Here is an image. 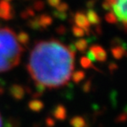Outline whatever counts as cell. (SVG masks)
<instances>
[{"mask_svg":"<svg viewBox=\"0 0 127 127\" xmlns=\"http://www.w3.org/2000/svg\"><path fill=\"white\" fill-rule=\"evenodd\" d=\"M74 57L75 54L58 40L42 41L32 50L27 68L35 83L49 88H59L71 79Z\"/></svg>","mask_w":127,"mask_h":127,"instance_id":"1","label":"cell"},{"mask_svg":"<svg viewBox=\"0 0 127 127\" xmlns=\"http://www.w3.org/2000/svg\"><path fill=\"white\" fill-rule=\"evenodd\" d=\"M23 51L15 33L8 28H0V72L18 65Z\"/></svg>","mask_w":127,"mask_h":127,"instance_id":"2","label":"cell"},{"mask_svg":"<svg viewBox=\"0 0 127 127\" xmlns=\"http://www.w3.org/2000/svg\"><path fill=\"white\" fill-rule=\"evenodd\" d=\"M74 23L78 28H80L84 30L85 34L89 36L90 35V23L87 19V16L85 15L83 12H77L74 14L73 17Z\"/></svg>","mask_w":127,"mask_h":127,"instance_id":"3","label":"cell"},{"mask_svg":"<svg viewBox=\"0 0 127 127\" xmlns=\"http://www.w3.org/2000/svg\"><path fill=\"white\" fill-rule=\"evenodd\" d=\"M14 16V11L7 1L1 0L0 1V18L3 20H12Z\"/></svg>","mask_w":127,"mask_h":127,"instance_id":"4","label":"cell"},{"mask_svg":"<svg viewBox=\"0 0 127 127\" xmlns=\"http://www.w3.org/2000/svg\"><path fill=\"white\" fill-rule=\"evenodd\" d=\"M89 50L92 52L93 56L95 57V60L98 62H101V63H103V62H106L107 60V52L106 50L101 47V45H98V44H94L90 47Z\"/></svg>","mask_w":127,"mask_h":127,"instance_id":"5","label":"cell"},{"mask_svg":"<svg viewBox=\"0 0 127 127\" xmlns=\"http://www.w3.org/2000/svg\"><path fill=\"white\" fill-rule=\"evenodd\" d=\"M25 93H26L25 88L19 84H12L9 87V94L16 101H20L23 99L25 96Z\"/></svg>","mask_w":127,"mask_h":127,"instance_id":"6","label":"cell"},{"mask_svg":"<svg viewBox=\"0 0 127 127\" xmlns=\"http://www.w3.org/2000/svg\"><path fill=\"white\" fill-rule=\"evenodd\" d=\"M110 52L114 57V58L118 60L122 59L125 56H126V46H125V43L123 42V43L119 44V45H116L114 47H112L110 49Z\"/></svg>","mask_w":127,"mask_h":127,"instance_id":"7","label":"cell"},{"mask_svg":"<svg viewBox=\"0 0 127 127\" xmlns=\"http://www.w3.org/2000/svg\"><path fill=\"white\" fill-rule=\"evenodd\" d=\"M51 114L53 115V117L58 120L60 121H64L65 120L66 117H67V111H66L65 107L62 104H58V105H56L53 108L51 111Z\"/></svg>","mask_w":127,"mask_h":127,"instance_id":"8","label":"cell"},{"mask_svg":"<svg viewBox=\"0 0 127 127\" xmlns=\"http://www.w3.org/2000/svg\"><path fill=\"white\" fill-rule=\"evenodd\" d=\"M38 17V21H39V24L42 29H46L49 26H50L52 24V18L50 15L48 14H42V15L37 16Z\"/></svg>","mask_w":127,"mask_h":127,"instance_id":"9","label":"cell"},{"mask_svg":"<svg viewBox=\"0 0 127 127\" xmlns=\"http://www.w3.org/2000/svg\"><path fill=\"white\" fill-rule=\"evenodd\" d=\"M28 108L33 112H40L44 108V104L42 101L38 99H34L28 102Z\"/></svg>","mask_w":127,"mask_h":127,"instance_id":"10","label":"cell"},{"mask_svg":"<svg viewBox=\"0 0 127 127\" xmlns=\"http://www.w3.org/2000/svg\"><path fill=\"white\" fill-rule=\"evenodd\" d=\"M87 19L88 22L93 25H99L101 23V19L93 9H89L87 12Z\"/></svg>","mask_w":127,"mask_h":127,"instance_id":"11","label":"cell"},{"mask_svg":"<svg viewBox=\"0 0 127 127\" xmlns=\"http://www.w3.org/2000/svg\"><path fill=\"white\" fill-rule=\"evenodd\" d=\"M70 125L72 127H86L87 123L84 117L80 116H75L70 120Z\"/></svg>","mask_w":127,"mask_h":127,"instance_id":"12","label":"cell"},{"mask_svg":"<svg viewBox=\"0 0 127 127\" xmlns=\"http://www.w3.org/2000/svg\"><path fill=\"white\" fill-rule=\"evenodd\" d=\"M79 63H80V65H81L84 69H89V68H93V69L96 70L97 71H101L99 69H97V68L94 65V63H92V62L90 61V60L88 59L87 57H81V58H80V60H79Z\"/></svg>","mask_w":127,"mask_h":127,"instance_id":"13","label":"cell"},{"mask_svg":"<svg viewBox=\"0 0 127 127\" xmlns=\"http://www.w3.org/2000/svg\"><path fill=\"white\" fill-rule=\"evenodd\" d=\"M86 77V73L84 71H81V70H79V71H76L74 72H72L71 78L72 79V81L74 83H79V82L83 80Z\"/></svg>","mask_w":127,"mask_h":127,"instance_id":"14","label":"cell"},{"mask_svg":"<svg viewBox=\"0 0 127 127\" xmlns=\"http://www.w3.org/2000/svg\"><path fill=\"white\" fill-rule=\"evenodd\" d=\"M17 36V40H18L19 43L20 44V45H25L27 46L28 44V42H29V35H28V33H26V32L24 31H21L19 33L18 35Z\"/></svg>","mask_w":127,"mask_h":127,"instance_id":"15","label":"cell"},{"mask_svg":"<svg viewBox=\"0 0 127 127\" xmlns=\"http://www.w3.org/2000/svg\"><path fill=\"white\" fill-rule=\"evenodd\" d=\"M74 45L76 47V50L80 52H85L87 49V41L85 39H79L74 42Z\"/></svg>","mask_w":127,"mask_h":127,"instance_id":"16","label":"cell"},{"mask_svg":"<svg viewBox=\"0 0 127 127\" xmlns=\"http://www.w3.org/2000/svg\"><path fill=\"white\" fill-rule=\"evenodd\" d=\"M28 25L29 26V28H31L32 29L34 30H42L41 26H40L39 21H38V17H35V18L32 19V20H28Z\"/></svg>","mask_w":127,"mask_h":127,"instance_id":"17","label":"cell"},{"mask_svg":"<svg viewBox=\"0 0 127 127\" xmlns=\"http://www.w3.org/2000/svg\"><path fill=\"white\" fill-rule=\"evenodd\" d=\"M34 15H35V14H34V9H32V8H30V7L26 9V10L24 11V12H22L21 14H20V16H21L23 19H28V17H34Z\"/></svg>","mask_w":127,"mask_h":127,"instance_id":"18","label":"cell"},{"mask_svg":"<svg viewBox=\"0 0 127 127\" xmlns=\"http://www.w3.org/2000/svg\"><path fill=\"white\" fill-rule=\"evenodd\" d=\"M105 20L108 22V23L116 24L117 21V19L113 12H109V13H107L105 15Z\"/></svg>","mask_w":127,"mask_h":127,"instance_id":"19","label":"cell"},{"mask_svg":"<svg viewBox=\"0 0 127 127\" xmlns=\"http://www.w3.org/2000/svg\"><path fill=\"white\" fill-rule=\"evenodd\" d=\"M72 33H73L74 36H76V37H82V36L85 35L84 30L80 28H78L77 26L72 27Z\"/></svg>","mask_w":127,"mask_h":127,"instance_id":"20","label":"cell"},{"mask_svg":"<svg viewBox=\"0 0 127 127\" xmlns=\"http://www.w3.org/2000/svg\"><path fill=\"white\" fill-rule=\"evenodd\" d=\"M52 13H53L54 17L58 18V20H64L67 19V14H66L65 12H58V11H54Z\"/></svg>","mask_w":127,"mask_h":127,"instance_id":"21","label":"cell"},{"mask_svg":"<svg viewBox=\"0 0 127 127\" xmlns=\"http://www.w3.org/2000/svg\"><path fill=\"white\" fill-rule=\"evenodd\" d=\"M91 87H92V81H91V79H88V80H87V81L83 84V86H82V91H83L84 93H88V92H90V90H91Z\"/></svg>","mask_w":127,"mask_h":127,"instance_id":"22","label":"cell"},{"mask_svg":"<svg viewBox=\"0 0 127 127\" xmlns=\"http://www.w3.org/2000/svg\"><path fill=\"white\" fill-rule=\"evenodd\" d=\"M44 5H45V4H44L43 1H42V0H37V1L34 2V8L36 11H42L44 8Z\"/></svg>","mask_w":127,"mask_h":127,"instance_id":"23","label":"cell"},{"mask_svg":"<svg viewBox=\"0 0 127 127\" xmlns=\"http://www.w3.org/2000/svg\"><path fill=\"white\" fill-rule=\"evenodd\" d=\"M57 10H58V12H64L65 11L68 10V8H69V6H68V4H66V3H62V4H59L58 6H57Z\"/></svg>","mask_w":127,"mask_h":127,"instance_id":"24","label":"cell"},{"mask_svg":"<svg viewBox=\"0 0 127 127\" xmlns=\"http://www.w3.org/2000/svg\"><path fill=\"white\" fill-rule=\"evenodd\" d=\"M45 123H46L47 127H54L56 125L55 120H54L53 118H51V117H47V118H46Z\"/></svg>","mask_w":127,"mask_h":127,"instance_id":"25","label":"cell"},{"mask_svg":"<svg viewBox=\"0 0 127 127\" xmlns=\"http://www.w3.org/2000/svg\"><path fill=\"white\" fill-rule=\"evenodd\" d=\"M125 120H126V113L125 112H124L121 115H119L116 118V122L117 123H123V122H125Z\"/></svg>","mask_w":127,"mask_h":127,"instance_id":"26","label":"cell"},{"mask_svg":"<svg viewBox=\"0 0 127 127\" xmlns=\"http://www.w3.org/2000/svg\"><path fill=\"white\" fill-rule=\"evenodd\" d=\"M56 31H57V33H58V34H60V35H63L64 34H65L66 32V28H64V26H59L57 29H56Z\"/></svg>","mask_w":127,"mask_h":127,"instance_id":"27","label":"cell"},{"mask_svg":"<svg viewBox=\"0 0 127 127\" xmlns=\"http://www.w3.org/2000/svg\"><path fill=\"white\" fill-rule=\"evenodd\" d=\"M61 0H48V4L52 7H57L60 4Z\"/></svg>","mask_w":127,"mask_h":127,"instance_id":"28","label":"cell"},{"mask_svg":"<svg viewBox=\"0 0 127 127\" xmlns=\"http://www.w3.org/2000/svg\"><path fill=\"white\" fill-rule=\"evenodd\" d=\"M117 68H118V66H117V64L116 63H110L109 64V71H110L111 73H112L113 71H117Z\"/></svg>","mask_w":127,"mask_h":127,"instance_id":"29","label":"cell"},{"mask_svg":"<svg viewBox=\"0 0 127 127\" xmlns=\"http://www.w3.org/2000/svg\"><path fill=\"white\" fill-rule=\"evenodd\" d=\"M95 3H96V0H89V1L87 3V6L89 8V9H91L92 7L95 6Z\"/></svg>","mask_w":127,"mask_h":127,"instance_id":"30","label":"cell"},{"mask_svg":"<svg viewBox=\"0 0 127 127\" xmlns=\"http://www.w3.org/2000/svg\"><path fill=\"white\" fill-rule=\"evenodd\" d=\"M102 7H103V9H105V10H111V5L109 4V3H107L105 1V2H103L102 3Z\"/></svg>","mask_w":127,"mask_h":127,"instance_id":"31","label":"cell"},{"mask_svg":"<svg viewBox=\"0 0 127 127\" xmlns=\"http://www.w3.org/2000/svg\"><path fill=\"white\" fill-rule=\"evenodd\" d=\"M106 2L109 3V4H110L111 6L114 5V4H116L117 3V0H106Z\"/></svg>","mask_w":127,"mask_h":127,"instance_id":"32","label":"cell"},{"mask_svg":"<svg viewBox=\"0 0 127 127\" xmlns=\"http://www.w3.org/2000/svg\"><path fill=\"white\" fill-rule=\"evenodd\" d=\"M3 123H2V117H1V115H0V127H2Z\"/></svg>","mask_w":127,"mask_h":127,"instance_id":"33","label":"cell"},{"mask_svg":"<svg viewBox=\"0 0 127 127\" xmlns=\"http://www.w3.org/2000/svg\"><path fill=\"white\" fill-rule=\"evenodd\" d=\"M4 1H7V2H8V1H10V0H4Z\"/></svg>","mask_w":127,"mask_h":127,"instance_id":"34","label":"cell"}]
</instances>
